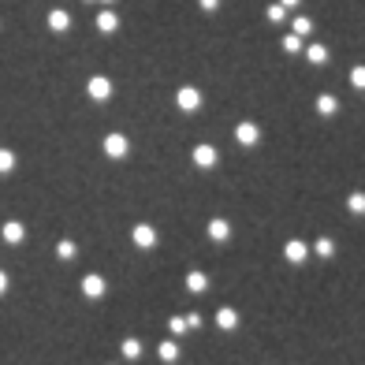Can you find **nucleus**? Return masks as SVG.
Segmentation results:
<instances>
[{
    "label": "nucleus",
    "instance_id": "9",
    "mask_svg": "<svg viewBox=\"0 0 365 365\" xmlns=\"http://www.w3.org/2000/svg\"><path fill=\"white\" fill-rule=\"evenodd\" d=\"M79 287H82V295H86V298H105L108 295V280L101 276V272H86Z\"/></svg>",
    "mask_w": 365,
    "mask_h": 365
},
{
    "label": "nucleus",
    "instance_id": "4",
    "mask_svg": "<svg viewBox=\"0 0 365 365\" xmlns=\"http://www.w3.org/2000/svg\"><path fill=\"white\" fill-rule=\"evenodd\" d=\"M112 94H116V86H112V79H108V75H90L86 79V97L94 105H108V101H112Z\"/></svg>",
    "mask_w": 365,
    "mask_h": 365
},
{
    "label": "nucleus",
    "instance_id": "14",
    "mask_svg": "<svg viewBox=\"0 0 365 365\" xmlns=\"http://www.w3.org/2000/svg\"><path fill=\"white\" fill-rule=\"evenodd\" d=\"M328 60H332L328 45H324L321 38H313V41H309V49H306V63H313V67H324Z\"/></svg>",
    "mask_w": 365,
    "mask_h": 365
},
{
    "label": "nucleus",
    "instance_id": "2",
    "mask_svg": "<svg viewBox=\"0 0 365 365\" xmlns=\"http://www.w3.org/2000/svg\"><path fill=\"white\" fill-rule=\"evenodd\" d=\"M202 105H205V94H202V86H194V82H187V86H179V90H176V108H179V112L194 116V112H202Z\"/></svg>",
    "mask_w": 365,
    "mask_h": 365
},
{
    "label": "nucleus",
    "instance_id": "19",
    "mask_svg": "<svg viewBox=\"0 0 365 365\" xmlns=\"http://www.w3.org/2000/svg\"><path fill=\"white\" fill-rule=\"evenodd\" d=\"M280 4H284V8H298L302 0H280Z\"/></svg>",
    "mask_w": 365,
    "mask_h": 365
},
{
    "label": "nucleus",
    "instance_id": "18",
    "mask_svg": "<svg viewBox=\"0 0 365 365\" xmlns=\"http://www.w3.org/2000/svg\"><path fill=\"white\" fill-rule=\"evenodd\" d=\"M8 287H12V276H8V269H0V295H8Z\"/></svg>",
    "mask_w": 365,
    "mask_h": 365
},
{
    "label": "nucleus",
    "instance_id": "3",
    "mask_svg": "<svg viewBox=\"0 0 365 365\" xmlns=\"http://www.w3.org/2000/svg\"><path fill=\"white\" fill-rule=\"evenodd\" d=\"M101 149H105L108 160H127L131 157V138H127L123 131H108L101 138Z\"/></svg>",
    "mask_w": 365,
    "mask_h": 365
},
{
    "label": "nucleus",
    "instance_id": "1",
    "mask_svg": "<svg viewBox=\"0 0 365 365\" xmlns=\"http://www.w3.org/2000/svg\"><path fill=\"white\" fill-rule=\"evenodd\" d=\"M79 284L82 272L60 258L26 264L12 276V287L4 295V317L19 365H30V351L38 340L60 332L90 335L108 362H120V343L131 335L123 317L108 298H86Z\"/></svg>",
    "mask_w": 365,
    "mask_h": 365
},
{
    "label": "nucleus",
    "instance_id": "11",
    "mask_svg": "<svg viewBox=\"0 0 365 365\" xmlns=\"http://www.w3.org/2000/svg\"><path fill=\"white\" fill-rule=\"evenodd\" d=\"M182 287H187L190 295H209V287H213V284H209V276L202 269H190L187 276H182Z\"/></svg>",
    "mask_w": 365,
    "mask_h": 365
},
{
    "label": "nucleus",
    "instance_id": "5",
    "mask_svg": "<svg viewBox=\"0 0 365 365\" xmlns=\"http://www.w3.org/2000/svg\"><path fill=\"white\" fill-rule=\"evenodd\" d=\"M190 160H194V168L213 171L216 164H220V145H213V142H198L194 149H190Z\"/></svg>",
    "mask_w": 365,
    "mask_h": 365
},
{
    "label": "nucleus",
    "instance_id": "8",
    "mask_svg": "<svg viewBox=\"0 0 365 365\" xmlns=\"http://www.w3.org/2000/svg\"><path fill=\"white\" fill-rule=\"evenodd\" d=\"M309 258H313L309 239H287V242H284V261H287V264H306Z\"/></svg>",
    "mask_w": 365,
    "mask_h": 365
},
{
    "label": "nucleus",
    "instance_id": "7",
    "mask_svg": "<svg viewBox=\"0 0 365 365\" xmlns=\"http://www.w3.org/2000/svg\"><path fill=\"white\" fill-rule=\"evenodd\" d=\"M131 242L138 246V250H157L160 231H157L153 224H134V227H131Z\"/></svg>",
    "mask_w": 365,
    "mask_h": 365
},
{
    "label": "nucleus",
    "instance_id": "10",
    "mask_svg": "<svg viewBox=\"0 0 365 365\" xmlns=\"http://www.w3.org/2000/svg\"><path fill=\"white\" fill-rule=\"evenodd\" d=\"M313 108H317V116H324V120H332V116H340V108H343V101H340V94H317V101H313Z\"/></svg>",
    "mask_w": 365,
    "mask_h": 365
},
{
    "label": "nucleus",
    "instance_id": "17",
    "mask_svg": "<svg viewBox=\"0 0 365 365\" xmlns=\"http://www.w3.org/2000/svg\"><path fill=\"white\" fill-rule=\"evenodd\" d=\"M302 38H298V34L295 30H291V34H284V38H280V49H284L287 52V56H302Z\"/></svg>",
    "mask_w": 365,
    "mask_h": 365
},
{
    "label": "nucleus",
    "instance_id": "16",
    "mask_svg": "<svg viewBox=\"0 0 365 365\" xmlns=\"http://www.w3.org/2000/svg\"><path fill=\"white\" fill-rule=\"evenodd\" d=\"M264 23H269V26H280V23H287V8L280 4V0H272V4L264 8Z\"/></svg>",
    "mask_w": 365,
    "mask_h": 365
},
{
    "label": "nucleus",
    "instance_id": "13",
    "mask_svg": "<svg viewBox=\"0 0 365 365\" xmlns=\"http://www.w3.org/2000/svg\"><path fill=\"white\" fill-rule=\"evenodd\" d=\"M0 239H4L8 246H23L26 242V224L23 220H8L4 227H0Z\"/></svg>",
    "mask_w": 365,
    "mask_h": 365
},
{
    "label": "nucleus",
    "instance_id": "6",
    "mask_svg": "<svg viewBox=\"0 0 365 365\" xmlns=\"http://www.w3.org/2000/svg\"><path fill=\"white\" fill-rule=\"evenodd\" d=\"M231 138L242 145V149H253V145L261 142V123L258 120H239L235 123V131H231Z\"/></svg>",
    "mask_w": 365,
    "mask_h": 365
},
{
    "label": "nucleus",
    "instance_id": "12",
    "mask_svg": "<svg viewBox=\"0 0 365 365\" xmlns=\"http://www.w3.org/2000/svg\"><path fill=\"white\" fill-rule=\"evenodd\" d=\"M205 235L213 242H227L231 239V220H227V216H213V220L205 224Z\"/></svg>",
    "mask_w": 365,
    "mask_h": 365
},
{
    "label": "nucleus",
    "instance_id": "15",
    "mask_svg": "<svg viewBox=\"0 0 365 365\" xmlns=\"http://www.w3.org/2000/svg\"><path fill=\"white\" fill-rule=\"evenodd\" d=\"M15 168H19V153L12 145H0V176H12Z\"/></svg>",
    "mask_w": 365,
    "mask_h": 365
}]
</instances>
